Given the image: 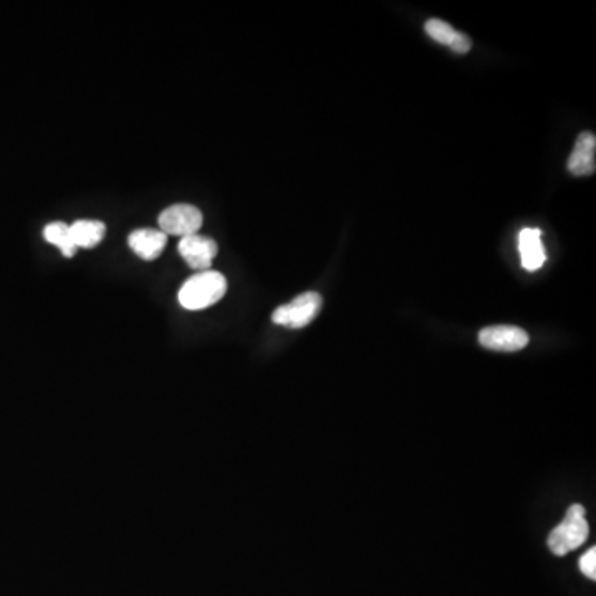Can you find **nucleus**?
Instances as JSON below:
<instances>
[{
	"mask_svg": "<svg viewBox=\"0 0 596 596\" xmlns=\"http://www.w3.org/2000/svg\"><path fill=\"white\" fill-rule=\"evenodd\" d=\"M178 250L184 262L191 269L204 272V270H211L212 262L216 259L219 247H217L216 241H212L211 237L193 234V236L181 239Z\"/></svg>",
	"mask_w": 596,
	"mask_h": 596,
	"instance_id": "6",
	"label": "nucleus"
},
{
	"mask_svg": "<svg viewBox=\"0 0 596 596\" xmlns=\"http://www.w3.org/2000/svg\"><path fill=\"white\" fill-rule=\"evenodd\" d=\"M73 242L77 249H93L97 247L106 234V226L101 221H82L73 222L70 226Z\"/></svg>",
	"mask_w": 596,
	"mask_h": 596,
	"instance_id": "11",
	"label": "nucleus"
},
{
	"mask_svg": "<svg viewBox=\"0 0 596 596\" xmlns=\"http://www.w3.org/2000/svg\"><path fill=\"white\" fill-rule=\"evenodd\" d=\"M424 30L431 39L436 40L439 44L447 45L454 52L467 53L472 49L471 39L444 20L429 19L424 25Z\"/></svg>",
	"mask_w": 596,
	"mask_h": 596,
	"instance_id": "9",
	"label": "nucleus"
},
{
	"mask_svg": "<svg viewBox=\"0 0 596 596\" xmlns=\"http://www.w3.org/2000/svg\"><path fill=\"white\" fill-rule=\"evenodd\" d=\"M580 570L585 577L596 580V548L592 547L580 558Z\"/></svg>",
	"mask_w": 596,
	"mask_h": 596,
	"instance_id": "13",
	"label": "nucleus"
},
{
	"mask_svg": "<svg viewBox=\"0 0 596 596\" xmlns=\"http://www.w3.org/2000/svg\"><path fill=\"white\" fill-rule=\"evenodd\" d=\"M540 236H542V232L539 229H524L520 232L519 249L520 255H522V265L529 272L539 270L547 260Z\"/></svg>",
	"mask_w": 596,
	"mask_h": 596,
	"instance_id": "10",
	"label": "nucleus"
},
{
	"mask_svg": "<svg viewBox=\"0 0 596 596\" xmlns=\"http://www.w3.org/2000/svg\"><path fill=\"white\" fill-rule=\"evenodd\" d=\"M322 307V295L317 292H305V294L295 297L287 305L277 308L272 315V322L277 323L280 327H307L308 323H312L313 318L317 317Z\"/></svg>",
	"mask_w": 596,
	"mask_h": 596,
	"instance_id": "3",
	"label": "nucleus"
},
{
	"mask_svg": "<svg viewBox=\"0 0 596 596\" xmlns=\"http://www.w3.org/2000/svg\"><path fill=\"white\" fill-rule=\"evenodd\" d=\"M479 343L487 350L514 353V351L524 350L529 345V335L525 330L514 325H496L479 332Z\"/></svg>",
	"mask_w": 596,
	"mask_h": 596,
	"instance_id": "5",
	"label": "nucleus"
},
{
	"mask_svg": "<svg viewBox=\"0 0 596 596\" xmlns=\"http://www.w3.org/2000/svg\"><path fill=\"white\" fill-rule=\"evenodd\" d=\"M227 292V280L221 272L204 270L189 277L179 290L178 300L186 310L198 312L212 307Z\"/></svg>",
	"mask_w": 596,
	"mask_h": 596,
	"instance_id": "1",
	"label": "nucleus"
},
{
	"mask_svg": "<svg viewBox=\"0 0 596 596\" xmlns=\"http://www.w3.org/2000/svg\"><path fill=\"white\" fill-rule=\"evenodd\" d=\"M158 222L161 227L159 231L164 232L166 236H179L183 239V237L199 234L204 217L196 206L174 204L159 214Z\"/></svg>",
	"mask_w": 596,
	"mask_h": 596,
	"instance_id": "4",
	"label": "nucleus"
},
{
	"mask_svg": "<svg viewBox=\"0 0 596 596\" xmlns=\"http://www.w3.org/2000/svg\"><path fill=\"white\" fill-rule=\"evenodd\" d=\"M44 237L52 246L58 247L62 250V254L70 259L77 252V246L73 242L72 232L70 226L65 222H50L49 226L44 229Z\"/></svg>",
	"mask_w": 596,
	"mask_h": 596,
	"instance_id": "12",
	"label": "nucleus"
},
{
	"mask_svg": "<svg viewBox=\"0 0 596 596\" xmlns=\"http://www.w3.org/2000/svg\"><path fill=\"white\" fill-rule=\"evenodd\" d=\"M130 249L143 260L158 259L168 244V236L158 229H138L128 237Z\"/></svg>",
	"mask_w": 596,
	"mask_h": 596,
	"instance_id": "8",
	"label": "nucleus"
},
{
	"mask_svg": "<svg viewBox=\"0 0 596 596\" xmlns=\"http://www.w3.org/2000/svg\"><path fill=\"white\" fill-rule=\"evenodd\" d=\"M585 515H587L585 507L580 504L572 505L567 510L565 519L552 530V534L548 535L547 544L553 555L563 557L587 542L590 525Z\"/></svg>",
	"mask_w": 596,
	"mask_h": 596,
	"instance_id": "2",
	"label": "nucleus"
},
{
	"mask_svg": "<svg viewBox=\"0 0 596 596\" xmlns=\"http://www.w3.org/2000/svg\"><path fill=\"white\" fill-rule=\"evenodd\" d=\"M596 136L590 131H583L575 141L567 168L573 176H590L596 171Z\"/></svg>",
	"mask_w": 596,
	"mask_h": 596,
	"instance_id": "7",
	"label": "nucleus"
}]
</instances>
